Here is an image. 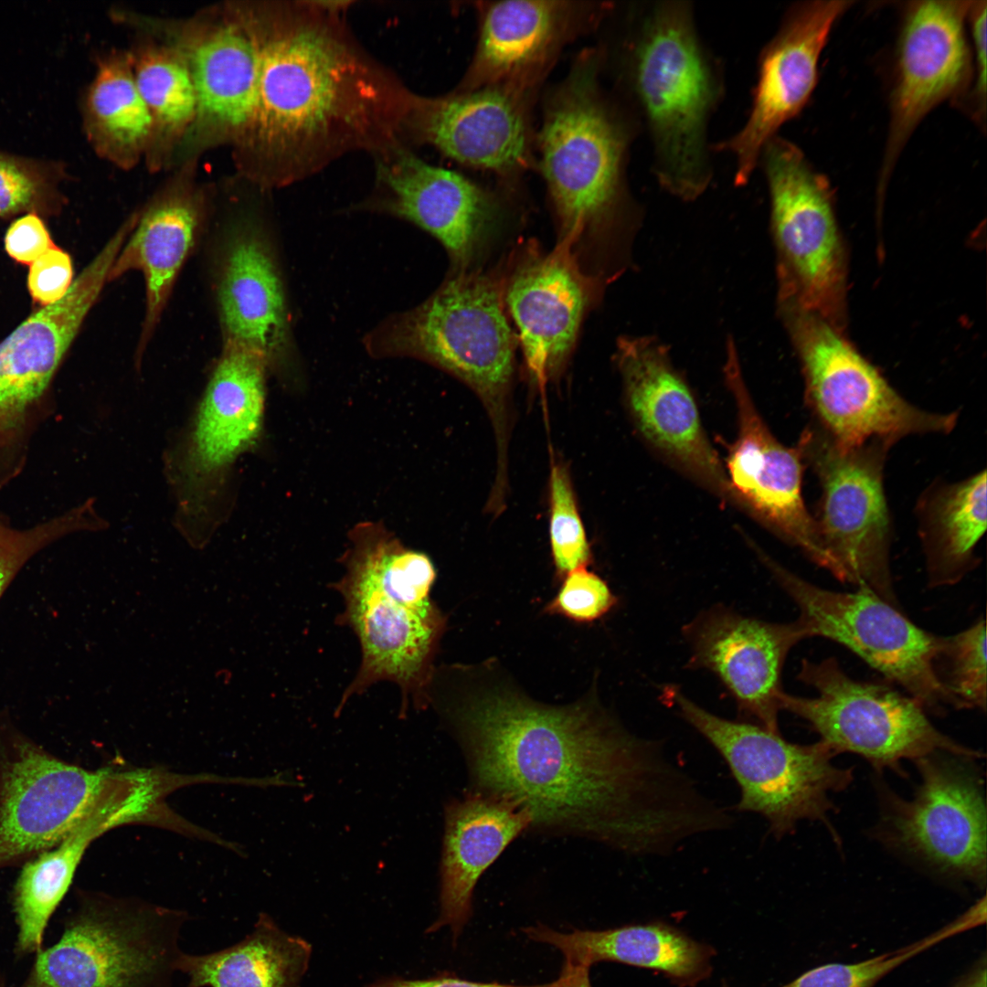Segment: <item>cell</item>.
Here are the masks:
<instances>
[{
  "instance_id": "cell-1",
  "label": "cell",
  "mask_w": 987,
  "mask_h": 987,
  "mask_svg": "<svg viewBox=\"0 0 987 987\" xmlns=\"http://www.w3.org/2000/svg\"><path fill=\"white\" fill-rule=\"evenodd\" d=\"M430 689L464 753L474 791L526 808L532 830L635 856L672 854L716 830L718 803L658 740L638 737L592 696L536 701L504 680Z\"/></svg>"
},
{
  "instance_id": "cell-2",
  "label": "cell",
  "mask_w": 987,
  "mask_h": 987,
  "mask_svg": "<svg viewBox=\"0 0 987 987\" xmlns=\"http://www.w3.org/2000/svg\"><path fill=\"white\" fill-rule=\"evenodd\" d=\"M302 7L251 22L258 53L249 142L276 165L275 186L387 128V87L328 22Z\"/></svg>"
},
{
  "instance_id": "cell-3",
  "label": "cell",
  "mask_w": 987,
  "mask_h": 987,
  "mask_svg": "<svg viewBox=\"0 0 987 987\" xmlns=\"http://www.w3.org/2000/svg\"><path fill=\"white\" fill-rule=\"evenodd\" d=\"M631 15L621 56L630 109L648 132L658 183L693 200L712 178L708 128L724 95L722 70L690 3L655 2Z\"/></svg>"
},
{
  "instance_id": "cell-4",
  "label": "cell",
  "mask_w": 987,
  "mask_h": 987,
  "mask_svg": "<svg viewBox=\"0 0 987 987\" xmlns=\"http://www.w3.org/2000/svg\"><path fill=\"white\" fill-rule=\"evenodd\" d=\"M342 558L344 575L331 585L342 597L335 619L357 638L361 661L335 709L378 682L398 685L399 716L428 706L433 661L446 617L430 593L436 569L424 553L376 526L358 528Z\"/></svg>"
},
{
  "instance_id": "cell-5",
  "label": "cell",
  "mask_w": 987,
  "mask_h": 987,
  "mask_svg": "<svg viewBox=\"0 0 987 987\" xmlns=\"http://www.w3.org/2000/svg\"><path fill=\"white\" fill-rule=\"evenodd\" d=\"M603 53L583 52L549 94L538 165L568 248L600 236L628 200L625 170L639 121L601 86Z\"/></svg>"
},
{
  "instance_id": "cell-6",
  "label": "cell",
  "mask_w": 987,
  "mask_h": 987,
  "mask_svg": "<svg viewBox=\"0 0 987 987\" xmlns=\"http://www.w3.org/2000/svg\"><path fill=\"white\" fill-rule=\"evenodd\" d=\"M363 345L374 357L430 363L472 389L494 432L495 481L507 480L515 337L495 279L470 270L451 272L422 302L376 324L364 335Z\"/></svg>"
},
{
  "instance_id": "cell-7",
  "label": "cell",
  "mask_w": 987,
  "mask_h": 987,
  "mask_svg": "<svg viewBox=\"0 0 987 987\" xmlns=\"http://www.w3.org/2000/svg\"><path fill=\"white\" fill-rule=\"evenodd\" d=\"M159 802L151 768L87 769L7 725L0 730V869L58 844L89 818L111 828L147 824Z\"/></svg>"
},
{
  "instance_id": "cell-8",
  "label": "cell",
  "mask_w": 987,
  "mask_h": 987,
  "mask_svg": "<svg viewBox=\"0 0 987 987\" xmlns=\"http://www.w3.org/2000/svg\"><path fill=\"white\" fill-rule=\"evenodd\" d=\"M667 694L685 722L726 761L740 791L738 812L762 816L777 838L803 820L822 822L836 838L829 822L834 810L830 797L850 785L853 769L834 765L836 753L829 746L821 740L792 743L756 723L715 715L680 690Z\"/></svg>"
},
{
  "instance_id": "cell-9",
  "label": "cell",
  "mask_w": 987,
  "mask_h": 987,
  "mask_svg": "<svg viewBox=\"0 0 987 987\" xmlns=\"http://www.w3.org/2000/svg\"><path fill=\"white\" fill-rule=\"evenodd\" d=\"M798 353L805 401L814 422L839 445L873 439L949 433L957 412L935 413L907 401L837 329L819 316L782 305Z\"/></svg>"
},
{
  "instance_id": "cell-10",
  "label": "cell",
  "mask_w": 987,
  "mask_h": 987,
  "mask_svg": "<svg viewBox=\"0 0 987 987\" xmlns=\"http://www.w3.org/2000/svg\"><path fill=\"white\" fill-rule=\"evenodd\" d=\"M759 164L770 197L781 303L841 330L846 269L829 183L797 145L778 135L763 147Z\"/></svg>"
},
{
  "instance_id": "cell-11",
  "label": "cell",
  "mask_w": 987,
  "mask_h": 987,
  "mask_svg": "<svg viewBox=\"0 0 987 987\" xmlns=\"http://www.w3.org/2000/svg\"><path fill=\"white\" fill-rule=\"evenodd\" d=\"M184 922L182 912L145 902L89 898L38 955L26 987H171Z\"/></svg>"
},
{
  "instance_id": "cell-12",
  "label": "cell",
  "mask_w": 987,
  "mask_h": 987,
  "mask_svg": "<svg viewBox=\"0 0 987 987\" xmlns=\"http://www.w3.org/2000/svg\"><path fill=\"white\" fill-rule=\"evenodd\" d=\"M797 678L816 695L784 692L781 709L805 720L835 753H854L876 769L899 774L900 761L907 759L941 752L968 759L982 755L937 729L912 696L885 684L856 680L835 658L803 659Z\"/></svg>"
},
{
  "instance_id": "cell-13",
  "label": "cell",
  "mask_w": 987,
  "mask_h": 987,
  "mask_svg": "<svg viewBox=\"0 0 987 987\" xmlns=\"http://www.w3.org/2000/svg\"><path fill=\"white\" fill-rule=\"evenodd\" d=\"M891 446L878 439L842 446L814 422L797 445L818 477L822 494L815 520L846 583L900 608L890 567L892 526L884 488Z\"/></svg>"
},
{
  "instance_id": "cell-14",
  "label": "cell",
  "mask_w": 987,
  "mask_h": 987,
  "mask_svg": "<svg viewBox=\"0 0 987 987\" xmlns=\"http://www.w3.org/2000/svg\"><path fill=\"white\" fill-rule=\"evenodd\" d=\"M762 564L799 610L805 639L833 641L902 687L926 711L943 712L951 701L934 669L939 635L909 620L901 608L861 588L835 591L789 570L753 543Z\"/></svg>"
},
{
  "instance_id": "cell-15",
  "label": "cell",
  "mask_w": 987,
  "mask_h": 987,
  "mask_svg": "<svg viewBox=\"0 0 987 987\" xmlns=\"http://www.w3.org/2000/svg\"><path fill=\"white\" fill-rule=\"evenodd\" d=\"M725 375L738 418V435L726 468L735 504L845 583L802 499L800 450L780 443L764 422L744 382L732 342L727 345Z\"/></svg>"
},
{
  "instance_id": "cell-16",
  "label": "cell",
  "mask_w": 987,
  "mask_h": 987,
  "mask_svg": "<svg viewBox=\"0 0 987 987\" xmlns=\"http://www.w3.org/2000/svg\"><path fill=\"white\" fill-rule=\"evenodd\" d=\"M971 2L915 1L905 10L896 50L879 191L886 187L923 118L950 98L959 101L971 85L972 61L966 33Z\"/></svg>"
},
{
  "instance_id": "cell-17",
  "label": "cell",
  "mask_w": 987,
  "mask_h": 987,
  "mask_svg": "<svg viewBox=\"0 0 987 987\" xmlns=\"http://www.w3.org/2000/svg\"><path fill=\"white\" fill-rule=\"evenodd\" d=\"M966 759L933 753L915 760L921 783L911 800L889 796L886 821L893 842L906 852L984 886L986 805L981 776Z\"/></svg>"
},
{
  "instance_id": "cell-18",
  "label": "cell",
  "mask_w": 987,
  "mask_h": 987,
  "mask_svg": "<svg viewBox=\"0 0 987 987\" xmlns=\"http://www.w3.org/2000/svg\"><path fill=\"white\" fill-rule=\"evenodd\" d=\"M373 195L359 206L408 221L445 249L451 272L469 271L498 227L503 207L488 188L400 148L378 162Z\"/></svg>"
},
{
  "instance_id": "cell-19",
  "label": "cell",
  "mask_w": 987,
  "mask_h": 987,
  "mask_svg": "<svg viewBox=\"0 0 987 987\" xmlns=\"http://www.w3.org/2000/svg\"><path fill=\"white\" fill-rule=\"evenodd\" d=\"M478 38L455 91L501 86L536 95L563 48L610 14L607 2L505 0L475 3Z\"/></svg>"
},
{
  "instance_id": "cell-20",
  "label": "cell",
  "mask_w": 987,
  "mask_h": 987,
  "mask_svg": "<svg viewBox=\"0 0 987 987\" xmlns=\"http://www.w3.org/2000/svg\"><path fill=\"white\" fill-rule=\"evenodd\" d=\"M852 1H809L791 6L775 36L762 48L751 107L743 126L712 145L735 161V184L748 183L765 144L810 100L818 64L831 30Z\"/></svg>"
},
{
  "instance_id": "cell-21",
  "label": "cell",
  "mask_w": 987,
  "mask_h": 987,
  "mask_svg": "<svg viewBox=\"0 0 987 987\" xmlns=\"http://www.w3.org/2000/svg\"><path fill=\"white\" fill-rule=\"evenodd\" d=\"M269 366L258 352L223 343L186 441L183 505L202 513L237 459L260 432Z\"/></svg>"
},
{
  "instance_id": "cell-22",
  "label": "cell",
  "mask_w": 987,
  "mask_h": 987,
  "mask_svg": "<svg viewBox=\"0 0 987 987\" xmlns=\"http://www.w3.org/2000/svg\"><path fill=\"white\" fill-rule=\"evenodd\" d=\"M616 358L628 409L642 438L689 477L735 504L726 468L665 347L651 337H622Z\"/></svg>"
},
{
  "instance_id": "cell-23",
  "label": "cell",
  "mask_w": 987,
  "mask_h": 987,
  "mask_svg": "<svg viewBox=\"0 0 987 987\" xmlns=\"http://www.w3.org/2000/svg\"><path fill=\"white\" fill-rule=\"evenodd\" d=\"M216 268V300L223 343L260 354L270 370L293 360L296 341L274 237L256 218L226 233Z\"/></svg>"
},
{
  "instance_id": "cell-24",
  "label": "cell",
  "mask_w": 987,
  "mask_h": 987,
  "mask_svg": "<svg viewBox=\"0 0 987 987\" xmlns=\"http://www.w3.org/2000/svg\"><path fill=\"white\" fill-rule=\"evenodd\" d=\"M690 647L687 666L713 673L740 714L780 733L781 675L786 658L805 639L797 622H770L716 605L683 627Z\"/></svg>"
},
{
  "instance_id": "cell-25",
  "label": "cell",
  "mask_w": 987,
  "mask_h": 987,
  "mask_svg": "<svg viewBox=\"0 0 987 987\" xmlns=\"http://www.w3.org/2000/svg\"><path fill=\"white\" fill-rule=\"evenodd\" d=\"M536 95L494 86L419 101L421 138L452 161L504 178L535 163L531 108Z\"/></svg>"
},
{
  "instance_id": "cell-26",
  "label": "cell",
  "mask_w": 987,
  "mask_h": 987,
  "mask_svg": "<svg viewBox=\"0 0 987 987\" xmlns=\"http://www.w3.org/2000/svg\"><path fill=\"white\" fill-rule=\"evenodd\" d=\"M519 334L533 383L543 387L565 367L591 293L571 250L535 248L514 267L503 294Z\"/></svg>"
},
{
  "instance_id": "cell-27",
  "label": "cell",
  "mask_w": 987,
  "mask_h": 987,
  "mask_svg": "<svg viewBox=\"0 0 987 987\" xmlns=\"http://www.w3.org/2000/svg\"><path fill=\"white\" fill-rule=\"evenodd\" d=\"M138 220L129 218L58 302L43 306L0 342V411L18 418L48 386Z\"/></svg>"
},
{
  "instance_id": "cell-28",
  "label": "cell",
  "mask_w": 987,
  "mask_h": 987,
  "mask_svg": "<svg viewBox=\"0 0 987 987\" xmlns=\"http://www.w3.org/2000/svg\"><path fill=\"white\" fill-rule=\"evenodd\" d=\"M531 825L532 816L526 808L498 795L472 790L447 803L440 915L426 932L446 926L456 941L472 915V894L479 878Z\"/></svg>"
},
{
  "instance_id": "cell-29",
  "label": "cell",
  "mask_w": 987,
  "mask_h": 987,
  "mask_svg": "<svg viewBox=\"0 0 987 987\" xmlns=\"http://www.w3.org/2000/svg\"><path fill=\"white\" fill-rule=\"evenodd\" d=\"M205 217L197 193L184 188L164 193L139 215L112 265L110 281L129 271H140L144 280L145 313L137 357L161 320L178 274L202 233Z\"/></svg>"
},
{
  "instance_id": "cell-30",
  "label": "cell",
  "mask_w": 987,
  "mask_h": 987,
  "mask_svg": "<svg viewBox=\"0 0 987 987\" xmlns=\"http://www.w3.org/2000/svg\"><path fill=\"white\" fill-rule=\"evenodd\" d=\"M186 60L196 99L194 121L214 131L248 135L258 75L250 23H225L208 31L189 49Z\"/></svg>"
},
{
  "instance_id": "cell-31",
  "label": "cell",
  "mask_w": 987,
  "mask_h": 987,
  "mask_svg": "<svg viewBox=\"0 0 987 987\" xmlns=\"http://www.w3.org/2000/svg\"><path fill=\"white\" fill-rule=\"evenodd\" d=\"M523 931L530 939L559 950L569 964L590 967L611 960L656 970L685 983L701 979L708 971L709 949L663 923L570 933L538 925Z\"/></svg>"
},
{
  "instance_id": "cell-32",
  "label": "cell",
  "mask_w": 987,
  "mask_h": 987,
  "mask_svg": "<svg viewBox=\"0 0 987 987\" xmlns=\"http://www.w3.org/2000/svg\"><path fill=\"white\" fill-rule=\"evenodd\" d=\"M919 536L930 588L952 586L979 564L975 549L987 521L986 472L935 483L919 499Z\"/></svg>"
},
{
  "instance_id": "cell-33",
  "label": "cell",
  "mask_w": 987,
  "mask_h": 987,
  "mask_svg": "<svg viewBox=\"0 0 987 987\" xmlns=\"http://www.w3.org/2000/svg\"><path fill=\"white\" fill-rule=\"evenodd\" d=\"M312 952L306 939L261 913L242 940L208 954L183 952L176 971L188 976L186 987H299Z\"/></svg>"
},
{
  "instance_id": "cell-34",
  "label": "cell",
  "mask_w": 987,
  "mask_h": 987,
  "mask_svg": "<svg viewBox=\"0 0 987 987\" xmlns=\"http://www.w3.org/2000/svg\"><path fill=\"white\" fill-rule=\"evenodd\" d=\"M108 831L100 819H87L55 846L25 862L14 890L20 950L31 951L40 946L47 923L70 886L87 848Z\"/></svg>"
},
{
  "instance_id": "cell-35",
  "label": "cell",
  "mask_w": 987,
  "mask_h": 987,
  "mask_svg": "<svg viewBox=\"0 0 987 987\" xmlns=\"http://www.w3.org/2000/svg\"><path fill=\"white\" fill-rule=\"evenodd\" d=\"M87 111L90 132L102 146L136 149L154 124L133 73L115 60L100 66L88 94Z\"/></svg>"
},
{
  "instance_id": "cell-36",
  "label": "cell",
  "mask_w": 987,
  "mask_h": 987,
  "mask_svg": "<svg viewBox=\"0 0 987 987\" xmlns=\"http://www.w3.org/2000/svg\"><path fill=\"white\" fill-rule=\"evenodd\" d=\"M986 660L984 617L956 634L939 636L933 669L953 708L985 711Z\"/></svg>"
},
{
  "instance_id": "cell-37",
  "label": "cell",
  "mask_w": 987,
  "mask_h": 987,
  "mask_svg": "<svg viewBox=\"0 0 987 987\" xmlns=\"http://www.w3.org/2000/svg\"><path fill=\"white\" fill-rule=\"evenodd\" d=\"M133 76L154 122L176 130L194 122L196 99L186 59L151 50L141 57Z\"/></svg>"
},
{
  "instance_id": "cell-38",
  "label": "cell",
  "mask_w": 987,
  "mask_h": 987,
  "mask_svg": "<svg viewBox=\"0 0 987 987\" xmlns=\"http://www.w3.org/2000/svg\"><path fill=\"white\" fill-rule=\"evenodd\" d=\"M974 927L973 917L965 912L939 930L898 950L859 962L821 965L781 987H874L902 963L942 940Z\"/></svg>"
},
{
  "instance_id": "cell-39",
  "label": "cell",
  "mask_w": 987,
  "mask_h": 987,
  "mask_svg": "<svg viewBox=\"0 0 987 987\" xmlns=\"http://www.w3.org/2000/svg\"><path fill=\"white\" fill-rule=\"evenodd\" d=\"M549 538L558 577L587 567L591 553L567 466L553 461L549 472Z\"/></svg>"
},
{
  "instance_id": "cell-40",
  "label": "cell",
  "mask_w": 987,
  "mask_h": 987,
  "mask_svg": "<svg viewBox=\"0 0 987 987\" xmlns=\"http://www.w3.org/2000/svg\"><path fill=\"white\" fill-rule=\"evenodd\" d=\"M59 199L54 181L43 168L0 154V217L21 212L50 215L58 210Z\"/></svg>"
},
{
  "instance_id": "cell-41",
  "label": "cell",
  "mask_w": 987,
  "mask_h": 987,
  "mask_svg": "<svg viewBox=\"0 0 987 987\" xmlns=\"http://www.w3.org/2000/svg\"><path fill=\"white\" fill-rule=\"evenodd\" d=\"M90 504L21 531L14 530L0 542V597L20 568L36 553L60 537L80 530L96 529Z\"/></svg>"
},
{
  "instance_id": "cell-42",
  "label": "cell",
  "mask_w": 987,
  "mask_h": 987,
  "mask_svg": "<svg viewBox=\"0 0 987 987\" xmlns=\"http://www.w3.org/2000/svg\"><path fill=\"white\" fill-rule=\"evenodd\" d=\"M616 602L617 598L608 584L583 567L564 577L558 593L547 610L578 622H590L609 612Z\"/></svg>"
},
{
  "instance_id": "cell-43",
  "label": "cell",
  "mask_w": 987,
  "mask_h": 987,
  "mask_svg": "<svg viewBox=\"0 0 987 987\" xmlns=\"http://www.w3.org/2000/svg\"><path fill=\"white\" fill-rule=\"evenodd\" d=\"M986 1L971 2L967 23L972 44V77L967 92L959 101L981 125H984L986 113Z\"/></svg>"
},
{
  "instance_id": "cell-44",
  "label": "cell",
  "mask_w": 987,
  "mask_h": 987,
  "mask_svg": "<svg viewBox=\"0 0 987 987\" xmlns=\"http://www.w3.org/2000/svg\"><path fill=\"white\" fill-rule=\"evenodd\" d=\"M73 281L71 258L56 245L29 265L27 288L34 302L42 307L63 298Z\"/></svg>"
},
{
  "instance_id": "cell-45",
  "label": "cell",
  "mask_w": 987,
  "mask_h": 987,
  "mask_svg": "<svg viewBox=\"0 0 987 987\" xmlns=\"http://www.w3.org/2000/svg\"><path fill=\"white\" fill-rule=\"evenodd\" d=\"M4 243L10 258L27 265L55 246L41 217L35 213L15 220L5 233Z\"/></svg>"
},
{
  "instance_id": "cell-46",
  "label": "cell",
  "mask_w": 987,
  "mask_h": 987,
  "mask_svg": "<svg viewBox=\"0 0 987 987\" xmlns=\"http://www.w3.org/2000/svg\"><path fill=\"white\" fill-rule=\"evenodd\" d=\"M553 982L542 985L518 986L499 982H478L454 976H437L428 979H404L391 977L381 979L366 987H552Z\"/></svg>"
},
{
  "instance_id": "cell-47",
  "label": "cell",
  "mask_w": 987,
  "mask_h": 987,
  "mask_svg": "<svg viewBox=\"0 0 987 987\" xmlns=\"http://www.w3.org/2000/svg\"><path fill=\"white\" fill-rule=\"evenodd\" d=\"M589 971L588 966L565 962L559 977L553 982L552 987H591Z\"/></svg>"
},
{
  "instance_id": "cell-48",
  "label": "cell",
  "mask_w": 987,
  "mask_h": 987,
  "mask_svg": "<svg viewBox=\"0 0 987 987\" xmlns=\"http://www.w3.org/2000/svg\"><path fill=\"white\" fill-rule=\"evenodd\" d=\"M986 958L983 957L952 987H986Z\"/></svg>"
},
{
  "instance_id": "cell-49",
  "label": "cell",
  "mask_w": 987,
  "mask_h": 987,
  "mask_svg": "<svg viewBox=\"0 0 987 987\" xmlns=\"http://www.w3.org/2000/svg\"><path fill=\"white\" fill-rule=\"evenodd\" d=\"M16 419L17 418L0 411V430L13 426Z\"/></svg>"
},
{
  "instance_id": "cell-50",
  "label": "cell",
  "mask_w": 987,
  "mask_h": 987,
  "mask_svg": "<svg viewBox=\"0 0 987 987\" xmlns=\"http://www.w3.org/2000/svg\"><path fill=\"white\" fill-rule=\"evenodd\" d=\"M13 531L14 530H12L11 528H9L5 525H4L2 522H0V542H2L6 537H8L12 534Z\"/></svg>"
}]
</instances>
